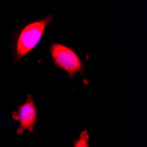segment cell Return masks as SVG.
I'll return each mask as SVG.
<instances>
[{
  "mask_svg": "<svg viewBox=\"0 0 147 147\" xmlns=\"http://www.w3.org/2000/svg\"><path fill=\"white\" fill-rule=\"evenodd\" d=\"M52 20V16L28 24L20 33L16 42V57L20 59L30 52L41 41L46 26Z\"/></svg>",
  "mask_w": 147,
  "mask_h": 147,
  "instance_id": "1",
  "label": "cell"
},
{
  "mask_svg": "<svg viewBox=\"0 0 147 147\" xmlns=\"http://www.w3.org/2000/svg\"><path fill=\"white\" fill-rule=\"evenodd\" d=\"M50 53L55 63L63 69L70 77H74L76 73L83 71L81 60L71 49L53 42L50 46Z\"/></svg>",
  "mask_w": 147,
  "mask_h": 147,
  "instance_id": "2",
  "label": "cell"
},
{
  "mask_svg": "<svg viewBox=\"0 0 147 147\" xmlns=\"http://www.w3.org/2000/svg\"><path fill=\"white\" fill-rule=\"evenodd\" d=\"M36 117L37 110L33 97L28 95L26 101L19 107L17 111L12 113V118L20 123V128L17 130L18 134H21L26 129L32 132L34 125L36 122Z\"/></svg>",
  "mask_w": 147,
  "mask_h": 147,
  "instance_id": "3",
  "label": "cell"
},
{
  "mask_svg": "<svg viewBox=\"0 0 147 147\" xmlns=\"http://www.w3.org/2000/svg\"><path fill=\"white\" fill-rule=\"evenodd\" d=\"M74 147H89V136L87 130L81 132L79 138L76 141Z\"/></svg>",
  "mask_w": 147,
  "mask_h": 147,
  "instance_id": "4",
  "label": "cell"
}]
</instances>
